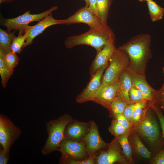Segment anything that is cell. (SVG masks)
<instances>
[{
	"label": "cell",
	"instance_id": "obj_1",
	"mask_svg": "<svg viewBox=\"0 0 164 164\" xmlns=\"http://www.w3.org/2000/svg\"><path fill=\"white\" fill-rule=\"evenodd\" d=\"M151 41L150 34H140L118 48L127 54L129 59L128 68L136 74L145 77L147 64L152 56Z\"/></svg>",
	"mask_w": 164,
	"mask_h": 164
},
{
	"label": "cell",
	"instance_id": "obj_2",
	"mask_svg": "<svg viewBox=\"0 0 164 164\" xmlns=\"http://www.w3.org/2000/svg\"><path fill=\"white\" fill-rule=\"evenodd\" d=\"M114 38L113 30L107 24H104L97 28L90 29L81 34L70 36L66 39L64 44L66 48L69 49L77 46L87 45L98 52L110 40Z\"/></svg>",
	"mask_w": 164,
	"mask_h": 164
},
{
	"label": "cell",
	"instance_id": "obj_3",
	"mask_svg": "<svg viewBox=\"0 0 164 164\" xmlns=\"http://www.w3.org/2000/svg\"><path fill=\"white\" fill-rule=\"evenodd\" d=\"M72 120L71 116L67 114H65L57 119L46 123L48 136L42 149L43 155H46L58 150L61 143L65 138L66 128Z\"/></svg>",
	"mask_w": 164,
	"mask_h": 164
},
{
	"label": "cell",
	"instance_id": "obj_4",
	"mask_svg": "<svg viewBox=\"0 0 164 164\" xmlns=\"http://www.w3.org/2000/svg\"><path fill=\"white\" fill-rule=\"evenodd\" d=\"M129 65V59L126 53L116 48L109 60L98 90L104 86L118 84L121 74L128 68Z\"/></svg>",
	"mask_w": 164,
	"mask_h": 164
},
{
	"label": "cell",
	"instance_id": "obj_5",
	"mask_svg": "<svg viewBox=\"0 0 164 164\" xmlns=\"http://www.w3.org/2000/svg\"><path fill=\"white\" fill-rule=\"evenodd\" d=\"M139 134L146 140L156 147H161L159 126L155 117L147 110L141 122L136 127Z\"/></svg>",
	"mask_w": 164,
	"mask_h": 164
},
{
	"label": "cell",
	"instance_id": "obj_6",
	"mask_svg": "<svg viewBox=\"0 0 164 164\" xmlns=\"http://www.w3.org/2000/svg\"><path fill=\"white\" fill-rule=\"evenodd\" d=\"M56 6H53L48 10L38 14H31L30 11L16 17L5 19L2 25L7 28V32L12 30H19L24 32L25 30L30 22L34 21L39 22L56 10Z\"/></svg>",
	"mask_w": 164,
	"mask_h": 164
},
{
	"label": "cell",
	"instance_id": "obj_7",
	"mask_svg": "<svg viewBox=\"0 0 164 164\" xmlns=\"http://www.w3.org/2000/svg\"><path fill=\"white\" fill-rule=\"evenodd\" d=\"M22 131L5 116L0 115V144L3 150L9 153L10 149L19 138Z\"/></svg>",
	"mask_w": 164,
	"mask_h": 164
},
{
	"label": "cell",
	"instance_id": "obj_8",
	"mask_svg": "<svg viewBox=\"0 0 164 164\" xmlns=\"http://www.w3.org/2000/svg\"><path fill=\"white\" fill-rule=\"evenodd\" d=\"M61 24L69 25L78 23L87 24L90 29L98 27L103 24L100 18L85 6L79 9L72 15L61 20ZM106 25V24H104Z\"/></svg>",
	"mask_w": 164,
	"mask_h": 164
},
{
	"label": "cell",
	"instance_id": "obj_9",
	"mask_svg": "<svg viewBox=\"0 0 164 164\" xmlns=\"http://www.w3.org/2000/svg\"><path fill=\"white\" fill-rule=\"evenodd\" d=\"M108 146L106 150L101 152L95 157V163L112 164L116 162L122 163L127 162V159L121 153V146L116 139Z\"/></svg>",
	"mask_w": 164,
	"mask_h": 164
},
{
	"label": "cell",
	"instance_id": "obj_10",
	"mask_svg": "<svg viewBox=\"0 0 164 164\" xmlns=\"http://www.w3.org/2000/svg\"><path fill=\"white\" fill-rule=\"evenodd\" d=\"M89 124V129L82 138L85 143L87 153L90 156L94 155L98 150L105 148L108 144L101 137L95 122L92 121Z\"/></svg>",
	"mask_w": 164,
	"mask_h": 164
},
{
	"label": "cell",
	"instance_id": "obj_11",
	"mask_svg": "<svg viewBox=\"0 0 164 164\" xmlns=\"http://www.w3.org/2000/svg\"><path fill=\"white\" fill-rule=\"evenodd\" d=\"M58 150L61 153L62 156L75 160L83 159L87 154L84 142L67 138L61 143Z\"/></svg>",
	"mask_w": 164,
	"mask_h": 164
},
{
	"label": "cell",
	"instance_id": "obj_12",
	"mask_svg": "<svg viewBox=\"0 0 164 164\" xmlns=\"http://www.w3.org/2000/svg\"><path fill=\"white\" fill-rule=\"evenodd\" d=\"M115 38L110 40L98 52L93 61L90 69L91 77L100 69L109 63L116 48L114 45Z\"/></svg>",
	"mask_w": 164,
	"mask_h": 164
},
{
	"label": "cell",
	"instance_id": "obj_13",
	"mask_svg": "<svg viewBox=\"0 0 164 164\" xmlns=\"http://www.w3.org/2000/svg\"><path fill=\"white\" fill-rule=\"evenodd\" d=\"M108 63L102 67L91 77L86 87L76 97L77 103H81L89 101L95 94L100 87L103 74Z\"/></svg>",
	"mask_w": 164,
	"mask_h": 164
},
{
	"label": "cell",
	"instance_id": "obj_14",
	"mask_svg": "<svg viewBox=\"0 0 164 164\" xmlns=\"http://www.w3.org/2000/svg\"><path fill=\"white\" fill-rule=\"evenodd\" d=\"M118 89V84L104 86L99 89L89 101L109 109L112 101L117 96Z\"/></svg>",
	"mask_w": 164,
	"mask_h": 164
},
{
	"label": "cell",
	"instance_id": "obj_15",
	"mask_svg": "<svg viewBox=\"0 0 164 164\" xmlns=\"http://www.w3.org/2000/svg\"><path fill=\"white\" fill-rule=\"evenodd\" d=\"M61 24V20L55 19L52 13L45 17L36 25L31 26L28 36L26 40L24 48L30 45L33 39L43 32L47 28L53 25Z\"/></svg>",
	"mask_w": 164,
	"mask_h": 164
},
{
	"label": "cell",
	"instance_id": "obj_16",
	"mask_svg": "<svg viewBox=\"0 0 164 164\" xmlns=\"http://www.w3.org/2000/svg\"><path fill=\"white\" fill-rule=\"evenodd\" d=\"M127 69L124 70L120 76L118 83L117 97L128 105H130L132 104L129 99V93L133 86V83L132 78Z\"/></svg>",
	"mask_w": 164,
	"mask_h": 164
},
{
	"label": "cell",
	"instance_id": "obj_17",
	"mask_svg": "<svg viewBox=\"0 0 164 164\" xmlns=\"http://www.w3.org/2000/svg\"><path fill=\"white\" fill-rule=\"evenodd\" d=\"M89 123L78 121L70 122L67 126L65 131V138L77 140L82 138L88 131Z\"/></svg>",
	"mask_w": 164,
	"mask_h": 164
},
{
	"label": "cell",
	"instance_id": "obj_18",
	"mask_svg": "<svg viewBox=\"0 0 164 164\" xmlns=\"http://www.w3.org/2000/svg\"><path fill=\"white\" fill-rule=\"evenodd\" d=\"M127 69L132 78L133 85L141 91L146 100L152 101L153 89L147 82L145 77L136 74L128 68Z\"/></svg>",
	"mask_w": 164,
	"mask_h": 164
},
{
	"label": "cell",
	"instance_id": "obj_19",
	"mask_svg": "<svg viewBox=\"0 0 164 164\" xmlns=\"http://www.w3.org/2000/svg\"><path fill=\"white\" fill-rule=\"evenodd\" d=\"M31 26H28L24 32L20 31L17 36L14 37L11 44V50L12 52L16 53H21L24 48Z\"/></svg>",
	"mask_w": 164,
	"mask_h": 164
},
{
	"label": "cell",
	"instance_id": "obj_20",
	"mask_svg": "<svg viewBox=\"0 0 164 164\" xmlns=\"http://www.w3.org/2000/svg\"><path fill=\"white\" fill-rule=\"evenodd\" d=\"M147 5L150 19L152 22H155L162 19L164 14V8L152 0L147 2Z\"/></svg>",
	"mask_w": 164,
	"mask_h": 164
},
{
	"label": "cell",
	"instance_id": "obj_21",
	"mask_svg": "<svg viewBox=\"0 0 164 164\" xmlns=\"http://www.w3.org/2000/svg\"><path fill=\"white\" fill-rule=\"evenodd\" d=\"M14 32L9 33L1 29H0V49L6 53L12 51L11 44Z\"/></svg>",
	"mask_w": 164,
	"mask_h": 164
},
{
	"label": "cell",
	"instance_id": "obj_22",
	"mask_svg": "<svg viewBox=\"0 0 164 164\" xmlns=\"http://www.w3.org/2000/svg\"><path fill=\"white\" fill-rule=\"evenodd\" d=\"M132 141L134 149L138 155L145 159L150 158L151 153L145 147L137 135L135 134L133 135Z\"/></svg>",
	"mask_w": 164,
	"mask_h": 164
},
{
	"label": "cell",
	"instance_id": "obj_23",
	"mask_svg": "<svg viewBox=\"0 0 164 164\" xmlns=\"http://www.w3.org/2000/svg\"><path fill=\"white\" fill-rule=\"evenodd\" d=\"M5 53L0 49V75L1 84L3 88L6 87L9 80L12 75L5 61Z\"/></svg>",
	"mask_w": 164,
	"mask_h": 164
},
{
	"label": "cell",
	"instance_id": "obj_24",
	"mask_svg": "<svg viewBox=\"0 0 164 164\" xmlns=\"http://www.w3.org/2000/svg\"><path fill=\"white\" fill-rule=\"evenodd\" d=\"M147 101L145 99L137 103L132 116L131 120L132 125L137 126L143 119Z\"/></svg>",
	"mask_w": 164,
	"mask_h": 164
},
{
	"label": "cell",
	"instance_id": "obj_25",
	"mask_svg": "<svg viewBox=\"0 0 164 164\" xmlns=\"http://www.w3.org/2000/svg\"><path fill=\"white\" fill-rule=\"evenodd\" d=\"M99 16L103 24H107L111 0H96Z\"/></svg>",
	"mask_w": 164,
	"mask_h": 164
},
{
	"label": "cell",
	"instance_id": "obj_26",
	"mask_svg": "<svg viewBox=\"0 0 164 164\" xmlns=\"http://www.w3.org/2000/svg\"><path fill=\"white\" fill-rule=\"evenodd\" d=\"M127 134L128 133L116 138V139L120 144L125 157L128 160L131 162L132 161V150L128 140Z\"/></svg>",
	"mask_w": 164,
	"mask_h": 164
},
{
	"label": "cell",
	"instance_id": "obj_27",
	"mask_svg": "<svg viewBox=\"0 0 164 164\" xmlns=\"http://www.w3.org/2000/svg\"><path fill=\"white\" fill-rule=\"evenodd\" d=\"M128 105L117 97L111 104L109 110L114 115L122 114L126 107Z\"/></svg>",
	"mask_w": 164,
	"mask_h": 164
},
{
	"label": "cell",
	"instance_id": "obj_28",
	"mask_svg": "<svg viewBox=\"0 0 164 164\" xmlns=\"http://www.w3.org/2000/svg\"><path fill=\"white\" fill-rule=\"evenodd\" d=\"M19 58L16 53L12 52L6 53L5 61L12 75L14 68L19 64Z\"/></svg>",
	"mask_w": 164,
	"mask_h": 164
},
{
	"label": "cell",
	"instance_id": "obj_29",
	"mask_svg": "<svg viewBox=\"0 0 164 164\" xmlns=\"http://www.w3.org/2000/svg\"><path fill=\"white\" fill-rule=\"evenodd\" d=\"M152 101L159 106L164 112V82L160 89H153Z\"/></svg>",
	"mask_w": 164,
	"mask_h": 164
},
{
	"label": "cell",
	"instance_id": "obj_30",
	"mask_svg": "<svg viewBox=\"0 0 164 164\" xmlns=\"http://www.w3.org/2000/svg\"><path fill=\"white\" fill-rule=\"evenodd\" d=\"M109 130L116 138L126 134L129 132L124 128L115 119L112 121Z\"/></svg>",
	"mask_w": 164,
	"mask_h": 164
},
{
	"label": "cell",
	"instance_id": "obj_31",
	"mask_svg": "<svg viewBox=\"0 0 164 164\" xmlns=\"http://www.w3.org/2000/svg\"><path fill=\"white\" fill-rule=\"evenodd\" d=\"M95 155H94L89 156L88 158L85 159L79 160L62 156L60 163L69 164H94L95 163Z\"/></svg>",
	"mask_w": 164,
	"mask_h": 164
},
{
	"label": "cell",
	"instance_id": "obj_32",
	"mask_svg": "<svg viewBox=\"0 0 164 164\" xmlns=\"http://www.w3.org/2000/svg\"><path fill=\"white\" fill-rule=\"evenodd\" d=\"M129 96L132 104L138 103L145 99L141 91L133 85L129 91Z\"/></svg>",
	"mask_w": 164,
	"mask_h": 164
},
{
	"label": "cell",
	"instance_id": "obj_33",
	"mask_svg": "<svg viewBox=\"0 0 164 164\" xmlns=\"http://www.w3.org/2000/svg\"><path fill=\"white\" fill-rule=\"evenodd\" d=\"M152 102L151 107L154 110L158 118L162 130V136L164 139V116L158 105L153 102Z\"/></svg>",
	"mask_w": 164,
	"mask_h": 164
},
{
	"label": "cell",
	"instance_id": "obj_34",
	"mask_svg": "<svg viewBox=\"0 0 164 164\" xmlns=\"http://www.w3.org/2000/svg\"><path fill=\"white\" fill-rule=\"evenodd\" d=\"M114 116L115 119L126 130L128 131L131 130V124L122 114H116Z\"/></svg>",
	"mask_w": 164,
	"mask_h": 164
},
{
	"label": "cell",
	"instance_id": "obj_35",
	"mask_svg": "<svg viewBox=\"0 0 164 164\" xmlns=\"http://www.w3.org/2000/svg\"><path fill=\"white\" fill-rule=\"evenodd\" d=\"M153 164H164V148L161 149L151 161Z\"/></svg>",
	"mask_w": 164,
	"mask_h": 164
},
{
	"label": "cell",
	"instance_id": "obj_36",
	"mask_svg": "<svg viewBox=\"0 0 164 164\" xmlns=\"http://www.w3.org/2000/svg\"><path fill=\"white\" fill-rule=\"evenodd\" d=\"M138 103L128 105L122 113L131 124L132 116Z\"/></svg>",
	"mask_w": 164,
	"mask_h": 164
},
{
	"label": "cell",
	"instance_id": "obj_37",
	"mask_svg": "<svg viewBox=\"0 0 164 164\" xmlns=\"http://www.w3.org/2000/svg\"><path fill=\"white\" fill-rule=\"evenodd\" d=\"M9 153L5 152L2 147L0 150V164H6L9 160Z\"/></svg>",
	"mask_w": 164,
	"mask_h": 164
},
{
	"label": "cell",
	"instance_id": "obj_38",
	"mask_svg": "<svg viewBox=\"0 0 164 164\" xmlns=\"http://www.w3.org/2000/svg\"><path fill=\"white\" fill-rule=\"evenodd\" d=\"M89 5L88 6L89 9L95 14L99 16L96 0H89Z\"/></svg>",
	"mask_w": 164,
	"mask_h": 164
},
{
	"label": "cell",
	"instance_id": "obj_39",
	"mask_svg": "<svg viewBox=\"0 0 164 164\" xmlns=\"http://www.w3.org/2000/svg\"><path fill=\"white\" fill-rule=\"evenodd\" d=\"M86 6L87 7H88L89 5V0H84Z\"/></svg>",
	"mask_w": 164,
	"mask_h": 164
},
{
	"label": "cell",
	"instance_id": "obj_40",
	"mask_svg": "<svg viewBox=\"0 0 164 164\" xmlns=\"http://www.w3.org/2000/svg\"><path fill=\"white\" fill-rule=\"evenodd\" d=\"M138 0L140 1V2H141L145 1H147V2L148 1L151 0Z\"/></svg>",
	"mask_w": 164,
	"mask_h": 164
},
{
	"label": "cell",
	"instance_id": "obj_41",
	"mask_svg": "<svg viewBox=\"0 0 164 164\" xmlns=\"http://www.w3.org/2000/svg\"><path fill=\"white\" fill-rule=\"evenodd\" d=\"M3 0H0V3H1V2H2V1Z\"/></svg>",
	"mask_w": 164,
	"mask_h": 164
},
{
	"label": "cell",
	"instance_id": "obj_42",
	"mask_svg": "<svg viewBox=\"0 0 164 164\" xmlns=\"http://www.w3.org/2000/svg\"><path fill=\"white\" fill-rule=\"evenodd\" d=\"M163 73H164V67H163Z\"/></svg>",
	"mask_w": 164,
	"mask_h": 164
}]
</instances>
